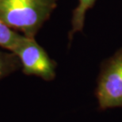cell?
I'll list each match as a JSON object with an SVG mask.
<instances>
[{"label":"cell","instance_id":"6da1fadb","mask_svg":"<svg viewBox=\"0 0 122 122\" xmlns=\"http://www.w3.org/2000/svg\"><path fill=\"white\" fill-rule=\"evenodd\" d=\"M58 0H0V20L34 37L57 6Z\"/></svg>","mask_w":122,"mask_h":122},{"label":"cell","instance_id":"7a4b0ae2","mask_svg":"<svg viewBox=\"0 0 122 122\" xmlns=\"http://www.w3.org/2000/svg\"><path fill=\"white\" fill-rule=\"evenodd\" d=\"M95 94L101 110L122 107V48L102 63Z\"/></svg>","mask_w":122,"mask_h":122},{"label":"cell","instance_id":"3957f363","mask_svg":"<svg viewBox=\"0 0 122 122\" xmlns=\"http://www.w3.org/2000/svg\"><path fill=\"white\" fill-rule=\"evenodd\" d=\"M12 52L18 57L25 75H35L45 81L55 79L56 62L51 59L34 37L23 35Z\"/></svg>","mask_w":122,"mask_h":122},{"label":"cell","instance_id":"277c9868","mask_svg":"<svg viewBox=\"0 0 122 122\" xmlns=\"http://www.w3.org/2000/svg\"><path fill=\"white\" fill-rule=\"evenodd\" d=\"M96 0H79L77 7L73 10L71 18V30L69 32V40L73 38L76 32L82 31L84 26L86 13L89 9L92 8Z\"/></svg>","mask_w":122,"mask_h":122},{"label":"cell","instance_id":"5b68a950","mask_svg":"<svg viewBox=\"0 0 122 122\" xmlns=\"http://www.w3.org/2000/svg\"><path fill=\"white\" fill-rule=\"evenodd\" d=\"M21 68L20 60L15 53L0 50V80Z\"/></svg>","mask_w":122,"mask_h":122},{"label":"cell","instance_id":"8992f818","mask_svg":"<svg viewBox=\"0 0 122 122\" xmlns=\"http://www.w3.org/2000/svg\"><path fill=\"white\" fill-rule=\"evenodd\" d=\"M22 36L0 20V47L13 52Z\"/></svg>","mask_w":122,"mask_h":122}]
</instances>
